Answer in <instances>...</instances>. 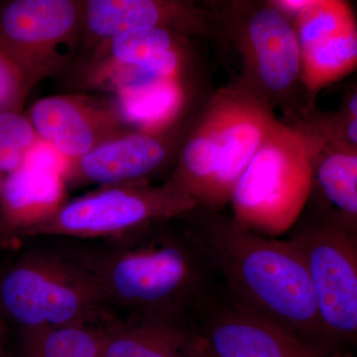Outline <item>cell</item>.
Returning a JSON list of instances; mask_svg holds the SVG:
<instances>
[{
    "label": "cell",
    "instance_id": "cell-1",
    "mask_svg": "<svg viewBox=\"0 0 357 357\" xmlns=\"http://www.w3.org/2000/svg\"><path fill=\"white\" fill-rule=\"evenodd\" d=\"M74 246L112 321H161L197 332L225 294L180 218Z\"/></svg>",
    "mask_w": 357,
    "mask_h": 357
},
{
    "label": "cell",
    "instance_id": "cell-2",
    "mask_svg": "<svg viewBox=\"0 0 357 357\" xmlns=\"http://www.w3.org/2000/svg\"><path fill=\"white\" fill-rule=\"evenodd\" d=\"M180 220L230 300L321 351L342 352L326 337L306 267L288 241L263 236L222 210L203 206Z\"/></svg>",
    "mask_w": 357,
    "mask_h": 357
},
{
    "label": "cell",
    "instance_id": "cell-3",
    "mask_svg": "<svg viewBox=\"0 0 357 357\" xmlns=\"http://www.w3.org/2000/svg\"><path fill=\"white\" fill-rule=\"evenodd\" d=\"M277 122L255 91L241 86L218 91L188 136L171 178L198 206L222 210Z\"/></svg>",
    "mask_w": 357,
    "mask_h": 357
},
{
    "label": "cell",
    "instance_id": "cell-4",
    "mask_svg": "<svg viewBox=\"0 0 357 357\" xmlns=\"http://www.w3.org/2000/svg\"><path fill=\"white\" fill-rule=\"evenodd\" d=\"M0 314L20 332L112 321L74 245L36 246L2 270Z\"/></svg>",
    "mask_w": 357,
    "mask_h": 357
},
{
    "label": "cell",
    "instance_id": "cell-5",
    "mask_svg": "<svg viewBox=\"0 0 357 357\" xmlns=\"http://www.w3.org/2000/svg\"><path fill=\"white\" fill-rule=\"evenodd\" d=\"M197 206L191 195L172 178L159 185L149 182L103 185L66 202L42 220L18 230L10 239L115 238L181 218Z\"/></svg>",
    "mask_w": 357,
    "mask_h": 357
},
{
    "label": "cell",
    "instance_id": "cell-6",
    "mask_svg": "<svg viewBox=\"0 0 357 357\" xmlns=\"http://www.w3.org/2000/svg\"><path fill=\"white\" fill-rule=\"evenodd\" d=\"M312 165L310 136L277 122L232 192L236 220L276 225L297 218L311 191Z\"/></svg>",
    "mask_w": 357,
    "mask_h": 357
},
{
    "label": "cell",
    "instance_id": "cell-7",
    "mask_svg": "<svg viewBox=\"0 0 357 357\" xmlns=\"http://www.w3.org/2000/svg\"><path fill=\"white\" fill-rule=\"evenodd\" d=\"M84 0H10L0 3V50L27 91L65 76L79 54Z\"/></svg>",
    "mask_w": 357,
    "mask_h": 357
},
{
    "label": "cell",
    "instance_id": "cell-8",
    "mask_svg": "<svg viewBox=\"0 0 357 357\" xmlns=\"http://www.w3.org/2000/svg\"><path fill=\"white\" fill-rule=\"evenodd\" d=\"M286 241L306 267L326 338L345 352L357 340V236L311 215L297 220Z\"/></svg>",
    "mask_w": 357,
    "mask_h": 357
},
{
    "label": "cell",
    "instance_id": "cell-9",
    "mask_svg": "<svg viewBox=\"0 0 357 357\" xmlns=\"http://www.w3.org/2000/svg\"><path fill=\"white\" fill-rule=\"evenodd\" d=\"M184 38L163 28L129 30L79 56L66 76L73 88L114 96L146 82L180 79Z\"/></svg>",
    "mask_w": 357,
    "mask_h": 357
},
{
    "label": "cell",
    "instance_id": "cell-10",
    "mask_svg": "<svg viewBox=\"0 0 357 357\" xmlns=\"http://www.w3.org/2000/svg\"><path fill=\"white\" fill-rule=\"evenodd\" d=\"M40 139L67 160L93 151L130 130L115 100L74 93L40 98L26 114Z\"/></svg>",
    "mask_w": 357,
    "mask_h": 357
},
{
    "label": "cell",
    "instance_id": "cell-11",
    "mask_svg": "<svg viewBox=\"0 0 357 357\" xmlns=\"http://www.w3.org/2000/svg\"><path fill=\"white\" fill-rule=\"evenodd\" d=\"M197 333L215 357H347L321 351L273 321L223 296Z\"/></svg>",
    "mask_w": 357,
    "mask_h": 357
},
{
    "label": "cell",
    "instance_id": "cell-12",
    "mask_svg": "<svg viewBox=\"0 0 357 357\" xmlns=\"http://www.w3.org/2000/svg\"><path fill=\"white\" fill-rule=\"evenodd\" d=\"M164 131L130 129L93 151L68 160L63 172L66 185H114L149 182L169 159L171 144Z\"/></svg>",
    "mask_w": 357,
    "mask_h": 357
},
{
    "label": "cell",
    "instance_id": "cell-13",
    "mask_svg": "<svg viewBox=\"0 0 357 357\" xmlns=\"http://www.w3.org/2000/svg\"><path fill=\"white\" fill-rule=\"evenodd\" d=\"M139 28H163L188 36L201 30V13L190 4L171 0H84L77 58L105 40Z\"/></svg>",
    "mask_w": 357,
    "mask_h": 357
},
{
    "label": "cell",
    "instance_id": "cell-14",
    "mask_svg": "<svg viewBox=\"0 0 357 357\" xmlns=\"http://www.w3.org/2000/svg\"><path fill=\"white\" fill-rule=\"evenodd\" d=\"M246 57L262 88L287 93L301 77V49L295 26L274 4L250 13L244 22Z\"/></svg>",
    "mask_w": 357,
    "mask_h": 357
},
{
    "label": "cell",
    "instance_id": "cell-15",
    "mask_svg": "<svg viewBox=\"0 0 357 357\" xmlns=\"http://www.w3.org/2000/svg\"><path fill=\"white\" fill-rule=\"evenodd\" d=\"M62 175L23 164L4 177L0 196V234L10 238L67 202Z\"/></svg>",
    "mask_w": 357,
    "mask_h": 357
},
{
    "label": "cell",
    "instance_id": "cell-16",
    "mask_svg": "<svg viewBox=\"0 0 357 357\" xmlns=\"http://www.w3.org/2000/svg\"><path fill=\"white\" fill-rule=\"evenodd\" d=\"M316 198L312 217L357 236V154L342 147L312 165L311 191ZM307 197V198H309Z\"/></svg>",
    "mask_w": 357,
    "mask_h": 357
},
{
    "label": "cell",
    "instance_id": "cell-17",
    "mask_svg": "<svg viewBox=\"0 0 357 357\" xmlns=\"http://www.w3.org/2000/svg\"><path fill=\"white\" fill-rule=\"evenodd\" d=\"M103 357H197L198 333L161 321L114 319L103 326Z\"/></svg>",
    "mask_w": 357,
    "mask_h": 357
},
{
    "label": "cell",
    "instance_id": "cell-18",
    "mask_svg": "<svg viewBox=\"0 0 357 357\" xmlns=\"http://www.w3.org/2000/svg\"><path fill=\"white\" fill-rule=\"evenodd\" d=\"M184 98L181 79H171L131 86L115 96L114 100L129 128L163 131L175 121Z\"/></svg>",
    "mask_w": 357,
    "mask_h": 357
},
{
    "label": "cell",
    "instance_id": "cell-19",
    "mask_svg": "<svg viewBox=\"0 0 357 357\" xmlns=\"http://www.w3.org/2000/svg\"><path fill=\"white\" fill-rule=\"evenodd\" d=\"M301 77L312 95L356 70V23L301 51Z\"/></svg>",
    "mask_w": 357,
    "mask_h": 357
},
{
    "label": "cell",
    "instance_id": "cell-20",
    "mask_svg": "<svg viewBox=\"0 0 357 357\" xmlns=\"http://www.w3.org/2000/svg\"><path fill=\"white\" fill-rule=\"evenodd\" d=\"M20 335L17 357H103V326L35 328Z\"/></svg>",
    "mask_w": 357,
    "mask_h": 357
},
{
    "label": "cell",
    "instance_id": "cell-21",
    "mask_svg": "<svg viewBox=\"0 0 357 357\" xmlns=\"http://www.w3.org/2000/svg\"><path fill=\"white\" fill-rule=\"evenodd\" d=\"M351 7L340 0H309L294 23L301 51L354 24Z\"/></svg>",
    "mask_w": 357,
    "mask_h": 357
},
{
    "label": "cell",
    "instance_id": "cell-22",
    "mask_svg": "<svg viewBox=\"0 0 357 357\" xmlns=\"http://www.w3.org/2000/svg\"><path fill=\"white\" fill-rule=\"evenodd\" d=\"M39 140L27 115L23 112L0 114V174L15 172Z\"/></svg>",
    "mask_w": 357,
    "mask_h": 357
},
{
    "label": "cell",
    "instance_id": "cell-23",
    "mask_svg": "<svg viewBox=\"0 0 357 357\" xmlns=\"http://www.w3.org/2000/svg\"><path fill=\"white\" fill-rule=\"evenodd\" d=\"M28 95L20 72L0 50V114L22 112Z\"/></svg>",
    "mask_w": 357,
    "mask_h": 357
},
{
    "label": "cell",
    "instance_id": "cell-24",
    "mask_svg": "<svg viewBox=\"0 0 357 357\" xmlns=\"http://www.w3.org/2000/svg\"><path fill=\"white\" fill-rule=\"evenodd\" d=\"M345 145L356 150L357 146V119L349 117L344 126Z\"/></svg>",
    "mask_w": 357,
    "mask_h": 357
},
{
    "label": "cell",
    "instance_id": "cell-25",
    "mask_svg": "<svg viewBox=\"0 0 357 357\" xmlns=\"http://www.w3.org/2000/svg\"><path fill=\"white\" fill-rule=\"evenodd\" d=\"M6 321L0 314V357H6L3 354L4 342H6Z\"/></svg>",
    "mask_w": 357,
    "mask_h": 357
},
{
    "label": "cell",
    "instance_id": "cell-26",
    "mask_svg": "<svg viewBox=\"0 0 357 357\" xmlns=\"http://www.w3.org/2000/svg\"><path fill=\"white\" fill-rule=\"evenodd\" d=\"M347 109H349V117L352 119H357V93L354 91L352 93L351 98H349V105H347Z\"/></svg>",
    "mask_w": 357,
    "mask_h": 357
},
{
    "label": "cell",
    "instance_id": "cell-27",
    "mask_svg": "<svg viewBox=\"0 0 357 357\" xmlns=\"http://www.w3.org/2000/svg\"><path fill=\"white\" fill-rule=\"evenodd\" d=\"M197 357H215L213 356V354L208 351V347L204 344V342H202L201 338H199L198 356Z\"/></svg>",
    "mask_w": 357,
    "mask_h": 357
},
{
    "label": "cell",
    "instance_id": "cell-28",
    "mask_svg": "<svg viewBox=\"0 0 357 357\" xmlns=\"http://www.w3.org/2000/svg\"><path fill=\"white\" fill-rule=\"evenodd\" d=\"M4 176L0 174V196H1L2 188H3Z\"/></svg>",
    "mask_w": 357,
    "mask_h": 357
}]
</instances>
